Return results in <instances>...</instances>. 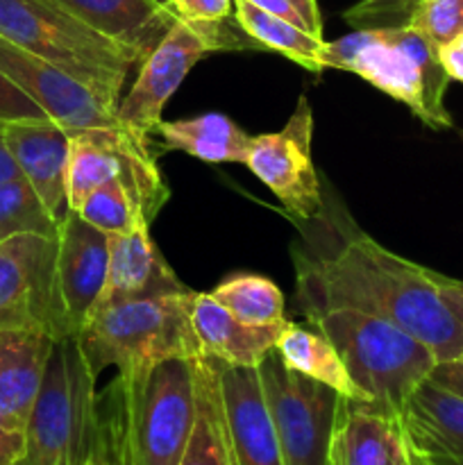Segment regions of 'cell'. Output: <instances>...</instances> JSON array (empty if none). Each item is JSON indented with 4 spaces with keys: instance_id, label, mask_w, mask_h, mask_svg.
<instances>
[{
    "instance_id": "obj_37",
    "label": "cell",
    "mask_w": 463,
    "mask_h": 465,
    "mask_svg": "<svg viewBox=\"0 0 463 465\" xmlns=\"http://www.w3.org/2000/svg\"><path fill=\"white\" fill-rule=\"evenodd\" d=\"M252 5H257L259 9H263V12L272 14V16H280L284 18V21L293 23V25L302 27V30L309 32L307 23H304L302 14L298 12V9L293 7V3H289V0H250ZM311 35V32H309Z\"/></svg>"
},
{
    "instance_id": "obj_24",
    "label": "cell",
    "mask_w": 463,
    "mask_h": 465,
    "mask_svg": "<svg viewBox=\"0 0 463 465\" xmlns=\"http://www.w3.org/2000/svg\"><path fill=\"white\" fill-rule=\"evenodd\" d=\"M275 352L289 371L300 372L318 384L330 386L340 398L366 400L368 402L366 393L350 377L339 350L318 330L313 331L295 325V322H286L277 336Z\"/></svg>"
},
{
    "instance_id": "obj_13",
    "label": "cell",
    "mask_w": 463,
    "mask_h": 465,
    "mask_svg": "<svg viewBox=\"0 0 463 465\" xmlns=\"http://www.w3.org/2000/svg\"><path fill=\"white\" fill-rule=\"evenodd\" d=\"M54 236L23 234L0 243V330L53 336Z\"/></svg>"
},
{
    "instance_id": "obj_17",
    "label": "cell",
    "mask_w": 463,
    "mask_h": 465,
    "mask_svg": "<svg viewBox=\"0 0 463 465\" xmlns=\"http://www.w3.org/2000/svg\"><path fill=\"white\" fill-rule=\"evenodd\" d=\"M330 465H416L399 416L366 402L340 398L331 434Z\"/></svg>"
},
{
    "instance_id": "obj_23",
    "label": "cell",
    "mask_w": 463,
    "mask_h": 465,
    "mask_svg": "<svg viewBox=\"0 0 463 465\" xmlns=\"http://www.w3.org/2000/svg\"><path fill=\"white\" fill-rule=\"evenodd\" d=\"M95 30L145 53L154 48L175 16L154 0H53Z\"/></svg>"
},
{
    "instance_id": "obj_3",
    "label": "cell",
    "mask_w": 463,
    "mask_h": 465,
    "mask_svg": "<svg viewBox=\"0 0 463 465\" xmlns=\"http://www.w3.org/2000/svg\"><path fill=\"white\" fill-rule=\"evenodd\" d=\"M0 36L62 68L113 112L130 71L148 54L95 30L53 0H0Z\"/></svg>"
},
{
    "instance_id": "obj_28",
    "label": "cell",
    "mask_w": 463,
    "mask_h": 465,
    "mask_svg": "<svg viewBox=\"0 0 463 465\" xmlns=\"http://www.w3.org/2000/svg\"><path fill=\"white\" fill-rule=\"evenodd\" d=\"M59 218L48 212L25 177L0 184V243L23 234L54 236Z\"/></svg>"
},
{
    "instance_id": "obj_33",
    "label": "cell",
    "mask_w": 463,
    "mask_h": 465,
    "mask_svg": "<svg viewBox=\"0 0 463 465\" xmlns=\"http://www.w3.org/2000/svg\"><path fill=\"white\" fill-rule=\"evenodd\" d=\"M429 272L436 289H438L440 298H443V302L448 304V309L454 313V318H457L458 325H461L463 330V282L454 280V277H448V275H440V272L431 271V268Z\"/></svg>"
},
{
    "instance_id": "obj_18",
    "label": "cell",
    "mask_w": 463,
    "mask_h": 465,
    "mask_svg": "<svg viewBox=\"0 0 463 465\" xmlns=\"http://www.w3.org/2000/svg\"><path fill=\"white\" fill-rule=\"evenodd\" d=\"M416 465H463V398L427 380L399 413Z\"/></svg>"
},
{
    "instance_id": "obj_1",
    "label": "cell",
    "mask_w": 463,
    "mask_h": 465,
    "mask_svg": "<svg viewBox=\"0 0 463 465\" xmlns=\"http://www.w3.org/2000/svg\"><path fill=\"white\" fill-rule=\"evenodd\" d=\"M327 213L331 241L293 252L300 312L311 318L330 309H357L404 327L438 361L463 357V330L440 298L429 268L386 250L345 212Z\"/></svg>"
},
{
    "instance_id": "obj_26",
    "label": "cell",
    "mask_w": 463,
    "mask_h": 465,
    "mask_svg": "<svg viewBox=\"0 0 463 465\" xmlns=\"http://www.w3.org/2000/svg\"><path fill=\"white\" fill-rule=\"evenodd\" d=\"M234 21L257 48L281 54L291 62L300 64L304 71H325L320 64L325 39H318L302 27L263 12L250 0H234Z\"/></svg>"
},
{
    "instance_id": "obj_11",
    "label": "cell",
    "mask_w": 463,
    "mask_h": 465,
    "mask_svg": "<svg viewBox=\"0 0 463 465\" xmlns=\"http://www.w3.org/2000/svg\"><path fill=\"white\" fill-rule=\"evenodd\" d=\"M313 112L307 95H300L286 125L257 134L250 141L245 166L271 189L295 221H318L325 213L320 177L311 154Z\"/></svg>"
},
{
    "instance_id": "obj_35",
    "label": "cell",
    "mask_w": 463,
    "mask_h": 465,
    "mask_svg": "<svg viewBox=\"0 0 463 465\" xmlns=\"http://www.w3.org/2000/svg\"><path fill=\"white\" fill-rule=\"evenodd\" d=\"M429 381L452 391V393L463 398V359H452V361H438L431 371Z\"/></svg>"
},
{
    "instance_id": "obj_22",
    "label": "cell",
    "mask_w": 463,
    "mask_h": 465,
    "mask_svg": "<svg viewBox=\"0 0 463 465\" xmlns=\"http://www.w3.org/2000/svg\"><path fill=\"white\" fill-rule=\"evenodd\" d=\"M166 150H180L204 163H245L252 136L218 112L162 121L154 130Z\"/></svg>"
},
{
    "instance_id": "obj_36",
    "label": "cell",
    "mask_w": 463,
    "mask_h": 465,
    "mask_svg": "<svg viewBox=\"0 0 463 465\" xmlns=\"http://www.w3.org/2000/svg\"><path fill=\"white\" fill-rule=\"evenodd\" d=\"M438 59L449 80L461 82L463 84V35H458L448 45L438 48Z\"/></svg>"
},
{
    "instance_id": "obj_6",
    "label": "cell",
    "mask_w": 463,
    "mask_h": 465,
    "mask_svg": "<svg viewBox=\"0 0 463 465\" xmlns=\"http://www.w3.org/2000/svg\"><path fill=\"white\" fill-rule=\"evenodd\" d=\"M189 291L127 300L98 309L75 336L95 377L148 368L166 359L200 354L189 313Z\"/></svg>"
},
{
    "instance_id": "obj_39",
    "label": "cell",
    "mask_w": 463,
    "mask_h": 465,
    "mask_svg": "<svg viewBox=\"0 0 463 465\" xmlns=\"http://www.w3.org/2000/svg\"><path fill=\"white\" fill-rule=\"evenodd\" d=\"M14 177H21V171H18L16 162H14L12 153H9L7 143H5L3 127H0V184L7 180H14Z\"/></svg>"
},
{
    "instance_id": "obj_25",
    "label": "cell",
    "mask_w": 463,
    "mask_h": 465,
    "mask_svg": "<svg viewBox=\"0 0 463 465\" xmlns=\"http://www.w3.org/2000/svg\"><path fill=\"white\" fill-rule=\"evenodd\" d=\"M195 384H198V416L180 465H236L227 436L225 413H222L216 363L202 354L195 357Z\"/></svg>"
},
{
    "instance_id": "obj_30",
    "label": "cell",
    "mask_w": 463,
    "mask_h": 465,
    "mask_svg": "<svg viewBox=\"0 0 463 465\" xmlns=\"http://www.w3.org/2000/svg\"><path fill=\"white\" fill-rule=\"evenodd\" d=\"M404 25L443 48L463 35V0H416Z\"/></svg>"
},
{
    "instance_id": "obj_29",
    "label": "cell",
    "mask_w": 463,
    "mask_h": 465,
    "mask_svg": "<svg viewBox=\"0 0 463 465\" xmlns=\"http://www.w3.org/2000/svg\"><path fill=\"white\" fill-rule=\"evenodd\" d=\"M77 213L89 225L104 232V234H123V232H130L134 227H139L141 223H148L150 225L139 195L125 182L118 180V177L98 186L80 204Z\"/></svg>"
},
{
    "instance_id": "obj_5",
    "label": "cell",
    "mask_w": 463,
    "mask_h": 465,
    "mask_svg": "<svg viewBox=\"0 0 463 465\" xmlns=\"http://www.w3.org/2000/svg\"><path fill=\"white\" fill-rule=\"evenodd\" d=\"M334 343L368 402L399 416L438 359L404 327L357 309H330L307 318Z\"/></svg>"
},
{
    "instance_id": "obj_41",
    "label": "cell",
    "mask_w": 463,
    "mask_h": 465,
    "mask_svg": "<svg viewBox=\"0 0 463 465\" xmlns=\"http://www.w3.org/2000/svg\"><path fill=\"white\" fill-rule=\"evenodd\" d=\"M407 3H409V7H413V3H416V0H407Z\"/></svg>"
},
{
    "instance_id": "obj_34",
    "label": "cell",
    "mask_w": 463,
    "mask_h": 465,
    "mask_svg": "<svg viewBox=\"0 0 463 465\" xmlns=\"http://www.w3.org/2000/svg\"><path fill=\"white\" fill-rule=\"evenodd\" d=\"M25 457V431L0 422V465H14Z\"/></svg>"
},
{
    "instance_id": "obj_4",
    "label": "cell",
    "mask_w": 463,
    "mask_h": 465,
    "mask_svg": "<svg viewBox=\"0 0 463 465\" xmlns=\"http://www.w3.org/2000/svg\"><path fill=\"white\" fill-rule=\"evenodd\" d=\"M320 64L354 73L402 103L431 130L454 127L445 107L449 77L440 66L438 48L413 27H359L340 39L325 41Z\"/></svg>"
},
{
    "instance_id": "obj_15",
    "label": "cell",
    "mask_w": 463,
    "mask_h": 465,
    "mask_svg": "<svg viewBox=\"0 0 463 465\" xmlns=\"http://www.w3.org/2000/svg\"><path fill=\"white\" fill-rule=\"evenodd\" d=\"M213 363L221 381L222 413L236 465H284L259 368Z\"/></svg>"
},
{
    "instance_id": "obj_42",
    "label": "cell",
    "mask_w": 463,
    "mask_h": 465,
    "mask_svg": "<svg viewBox=\"0 0 463 465\" xmlns=\"http://www.w3.org/2000/svg\"><path fill=\"white\" fill-rule=\"evenodd\" d=\"M14 465H25V461H23V459H21V461H18V463H14Z\"/></svg>"
},
{
    "instance_id": "obj_14",
    "label": "cell",
    "mask_w": 463,
    "mask_h": 465,
    "mask_svg": "<svg viewBox=\"0 0 463 465\" xmlns=\"http://www.w3.org/2000/svg\"><path fill=\"white\" fill-rule=\"evenodd\" d=\"M0 71L16 82L66 132L123 125L116 112L62 68L0 36Z\"/></svg>"
},
{
    "instance_id": "obj_32",
    "label": "cell",
    "mask_w": 463,
    "mask_h": 465,
    "mask_svg": "<svg viewBox=\"0 0 463 465\" xmlns=\"http://www.w3.org/2000/svg\"><path fill=\"white\" fill-rule=\"evenodd\" d=\"M168 9L172 16L186 18V21L221 23L232 16L234 0H171Z\"/></svg>"
},
{
    "instance_id": "obj_38",
    "label": "cell",
    "mask_w": 463,
    "mask_h": 465,
    "mask_svg": "<svg viewBox=\"0 0 463 465\" xmlns=\"http://www.w3.org/2000/svg\"><path fill=\"white\" fill-rule=\"evenodd\" d=\"M289 3H293V7L302 14L309 32L318 36V39H322V16L320 9H318V0H289Z\"/></svg>"
},
{
    "instance_id": "obj_7",
    "label": "cell",
    "mask_w": 463,
    "mask_h": 465,
    "mask_svg": "<svg viewBox=\"0 0 463 465\" xmlns=\"http://www.w3.org/2000/svg\"><path fill=\"white\" fill-rule=\"evenodd\" d=\"M95 381L75 336L54 341L25 427V465H91L98 430Z\"/></svg>"
},
{
    "instance_id": "obj_43",
    "label": "cell",
    "mask_w": 463,
    "mask_h": 465,
    "mask_svg": "<svg viewBox=\"0 0 463 465\" xmlns=\"http://www.w3.org/2000/svg\"><path fill=\"white\" fill-rule=\"evenodd\" d=\"M363 3H377V0H363Z\"/></svg>"
},
{
    "instance_id": "obj_27",
    "label": "cell",
    "mask_w": 463,
    "mask_h": 465,
    "mask_svg": "<svg viewBox=\"0 0 463 465\" xmlns=\"http://www.w3.org/2000/svg\"><path fill=\"white\" fill-rule=\"evenodd\" d=\"M221 307H225L232 316L254 327H277L284 325V295L280 286L263 275L254 272H234L225 277L221 284L209 291Z\"/></svg>"
},
{
    "instance_id": "obj_21",
    "label": "cell",
    "mask_w": 463,
    "mask_h": 465,
    "mask_svg": "<svg viewBox=\"0 0 463 465\" xmlns=\"http://www.w3.org/2000/svg\"><path fill=\"white\" fill-rule=\"evenodd\" d=\"M54 339L41 330H0V422L25 431Z\"/></svg>"
},
{
    "instance_id": "obj_10",
    "label": "cell",
    "mask_w": 463,
    "mask_h": 465,
    "mask_svg": "<svg viewBox=\"0 0 463 465\" xmlns=\"http://www.w3.org/2000/svg\"><path fill=\"white\" fill-rule=\"evenodd\" d=\"M284 465H330L340 395L289 371L272 350L259 366Z\"/></svg>"
},
{
    "instance_id": "obj_9",
    "label": "cell",
    "mask_w": 463,
    "mask_h": 465,
    "mask_svg": "<svg viewBox=\"0 0 463 465\" xmlns=\"http://www.w3.org/2000/svg\"><path fill=\"white\" fill-rule=\"evenodd\" d=\"M125 182L145 209L153 223L168 203V186L162 171L150 154L148 136L132 132L130 127H89L71 132L66 159V207L77 212L80 204L104 182Z\"/></svg>"
},
{
    "instance_id": "obj_19",
    "label": "cell",
    "mask_w": 463,
    "mask_h": 465,
    "mask_svg": "<svg viewBox=\"0 0 463 465\" xmlns=\"http://www.w3.org/2000/svg\"><path fill=\"white\" fill-rule=\"evenodd\" d=\"M5 143L18 171L53 216L66 212V159L71 132L54 121H21L3 125Z\"/></svg>"
},
{
    "instance_id": "obj_20",
    "label": "cell",
    "mask_w": 463,
    "mask_h": 465,
    "mask_svg": "<svg viewBox=\"0 0 463 465\" xmlns=\"http://www.w3.org/2000/svg\"><path fill=\"white\" fill-rule=\"evenodd\" d=\"M189 313L193 322L200 354L230 368H259L275 350L281 327H254L232 316L209 293L189 295Z\"/></svg>"
},
{
    "instance_id": "obj_44",
    "label": "cell",
    "mask_w": 463,
    "mask_h": 465,
    "mask_svg": "<svg viewBox=\"0 0 463 465\" xmlns=\"http://www.w3.org/2000/svg\"><path fill=\"white\" fill-rule=\"evenodd\" d=\"M458 359H463V357H458Z\"/></svg>"
},
{
    "instance_id": "obj_12",
    "label": "cell",
    "mask_w": 463,
    "mask_h": 465,
    "mask_svg": "<svg viewBox=\"0 0 463 465\" xmlns=\"http://www.w3.org/2000/svg\"><path fill=\"white\" fill-rule=\"evenodd\" d=\"M107 234L66 209L54 236L53 339L80 336L103 293L107 277Z\"/></svg>"
},
{
    "instance_id": "obj_40",
    "label": "cell",
    "mask_w": 463,
    "mask_h": 465,
    "mask_svg": "<svg viewBox=\"0 0 463 465\" xmlns=\"http://www.w3.org/2000/svg\"><path fill=\"white\" fill-rule=\"evenodd\" d=\"M154 3L162 5V7H166V9H168V3H171V0H154Z\"/></svg>"
},
{
    "instance_id": "obj_31",
    "label": "cell",
    "mask_w": 463,
    "mask_h": 465,
    "mask_svg": "<svg viewBox=\"0 0 463 465\" xmlns=\"http://www.w3.org/2000/svg\"><path fill=\"white\" fill-rule=\"evenodd\" d=\"M21 121H53L45 109L0 71V127Z\"/></svg>"
},
{
    "instance_id": "obj_2",
    "label": "cell",
    "mask_w": 463,
    "mask_h": 465,
    "mask_svg": "<svg viewBox=\"0 0 463 465\" xmlns=\"http://www.w3.org/2000/svg\"><path fill=\"white\" fill-rule=\"evenodd\" d=\"M195 416V357L116 372L98 395L91 465H180Z\"/></svg>"
},
{
    "instance_id": "obj_8",
    "label": "cell",
    "mask_w": 463,
    "mask_h": 465,
    "mask_svg": "<svg viewBox=\"0 0 463 465\" xmlns=\"http://www.w3.org/2000/svg\"><path fill=\"white\" fill-rule=\"evenodd\" d=\"M245 45L248 44L241 41L225 21L204 23L175 16L154 48L141 59L136 80L118 100V121L141 136L154 134L163 121L166 103L200 59Z\"/></svg>"
},
{
    "instance_id": "obj_16",
    "label": "cell",
    "mask_w": 463,
    "mask_h": 465,
    "mask_svg": "<svg viewBox=\"0 0 463 465\" xmlns=\"http://www.w3.org/2000/svg\"><path fill=\"white\" fill-rule=\"evenodd\" d=\"M107 277L95 312L127 300L189 291L154 245L148 223L123 234H107Z\"/></svg>"
}]
</instances>
